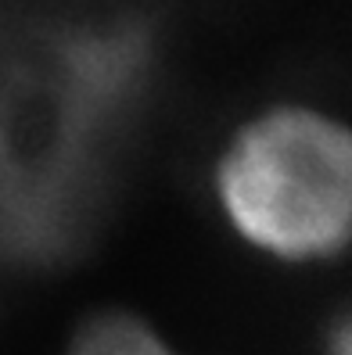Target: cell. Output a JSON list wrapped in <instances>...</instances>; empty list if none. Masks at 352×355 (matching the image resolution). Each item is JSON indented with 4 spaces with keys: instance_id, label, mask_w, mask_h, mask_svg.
<instances>
[{
    "instance_id": "2",
    "label": "cell",
    "mask_w": 352,
    "mask_h": 355,
    "mask_svg": "<svg viewBox=\"0 0 352 355\" xmlns=\"http://www.w3.org/2000/svg\"><path fill=\"white\" fill-rule=\"evenodd\" d=\"M65 355H180V352L140 316L101 312L76 330Z\"/></svg>"
},
{
    "instance_id": "1",
    "label": "cell",
    "mask_w": 352,
    "mask_h": 355,
    "mask_svg": "<svg viewBox=\"0 0 352 355\" xmlns=\"http://www.w3.org/2000/svg\"><path fill=\"white\" fill-rule=\"evenodd\" d=\"M212 191L248 248L287 266L327 262L352 223L349 130L313 104H274L226 140Z\"/></svg>"
}]
</instances>
